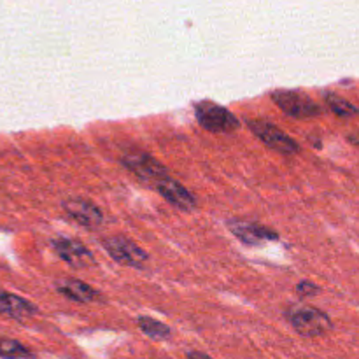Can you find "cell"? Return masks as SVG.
<instances>
[{
    "label": "cell",
    "mask_w": 359,
    "mask_h": 359,
    "mask_svg": "<svg viewBox=\"0 0 359 359\" xmlns=\"http://www.w3.org/2000/svg\"><path fill=\"white\" fill-rule=\"evenodd\" d=\"M287 319L302 337H321L333 328V323L328 314L316 307H309V305L293 307L287 312Z\"/></svg>",
    "instance_id": "6da1fadb"
},
{
    "label": "cell",
    "mask_w": 359,
    "mask_h": 359,
    "mask_svg": "<svg viewBox=\"0 0 359 359\" xmlns=\"http://www.w3.org/2000/svg\"><path fill=\"white\" fill-rule=\"evenodd\" d=\"M195 116L200 126L212 133H228L238 128V119L231 114L226 107L217 105L214 102L203 100L195 105Z\"/></svg>",
    "instance_id": "7a4b0ae2"
},
{
    "label": "cell",
    "mask_w": 359,
    "mask_h": 359,
    "mask_svg": "<svg viewBox=\"0 0 359 359\" xmlns=\"http://www.w3.org/2000/svg\"><path fill=\"white\" fill-rule=\"evenodd\" d=\"M272 100L291 118L311 119L321 114V107L304 91L277 90L272 93Z\"/></svg>",
    "instance_id": "3957f363"
},
{
    "label": "cell",
    "mask_w": 359,
    "mask_h": 359,
    "mask_svg": "<svg viewBox=\"0 0 359 359\" xmlns=\"http://www.w3.org/2000/svg\"><path fill=\"white\" fill-rule=\"evenodd\" d=\"M249 128L255 132V135L262 140L265 146L270 149L277 151L280 154H294L300 151L297 140L291 139L286 132L279 128V126L272 125L270 121H263V119H251L248 121Z\"/></svg>",
    "instance_id": "277c9868"
},
{
    "label": "cell",
    "mask_w": 359,
    "mask_h": 359,
    "mask_svg": "<svg viewBox=\"0 0 359 359\" xmlns=\"http://www.w3.org/2000/svg\"><path fill=\"white\" fill-rule=\"evenodd\" d=\"M102 245L107 251V255L121 265L142 266L149 259V255L140 245H137L130 238L121 237V235L105 238V241H102Z\"/></svg>",
    "instance_id": "5b68a950"
},
{
    "label": "cell",
    "mask_w": 359,
    "mask_h": 359,
    "mask_svg": "<svg viewBox=\"0 0 359 359\" xmlns=\"http://www.w3.org/2000/svg\"><path fill=\"white\" fill-rule=\"evenodd\" d=\"M121 161L132 174H135L137 177H140L142 181L158 182L160 179L168 175L165 165H161L156 158L149 156V154L146 153H140V151H133V153L125 154Z\"/></svg>",
    "instance_id": "8992f818"
},
{
    "label": "cell",
    "mask_w": 359,
    "mask_h": 359,
    "mask_svg": "<svg viewBox=\"0 0 359 359\" xmlns=\"http://www.w3.org/2000/svg\"><path fill=\"white\" fill-rule=\"evenodd\" d=\"M53 251L58 255L60 259L67 263V265L74 266V269H88L93 265V255L90 249L83 244V242L76 241V238L58 237L51 242Z\"/></svg>",
    "instance_id": "52a82bcc"
},
{
    "label": "cell",
    "mask_w": 359,
    "mask_h": 359,
    "mask_svg": "<svg viewBox=\"0 0 359 359\" xmlns=\"http://www.w3.org/2000/svg\"><path fill=\"white\" fill-rule=\"evenodd\" d=\"M231 233L244 242L245 245H262L265 242H272L279 238V233L273 231L272 228L263 226V224L252 223V221H241V219H231L228 223Z\"/></svg>",
    "instance_id": "ba28073f"
},
{
    "label": "cell",
    "mask_w": 359,
    "mask_h": 359,
    "mask_svg": "<svg viewBox=\"0 0 359 359\" xmlns=\"http://www.w3.org/2000/svg\"><path fill=\"white\" fill-rule=\"evenodd\" d=\"M63 210L67 212V216L72 217L77 224L84 228H95L102 226L104 223V212L95 205L93 202L84 198H70L63 202Z\"/></svg>",
    "instance_id": "9c48e42d"
},
{
    "label": "cell",
    "mask_w": 359,
    "mask_h": 359,
    "mask_svg": "<svg viewBox=\"0 0 359 359\" xmlns=\"http://www.w3.org/2000/svg\"><path fill=\"white\" fill-rule=\"evenodd\" d=\"M156 188L158 193H160L170 205H174L175 209L193 210L196 207L195 196H193L181 182L174 181V179H170L168 175L156 182Z\"/></svg>",
    "instance_id": "30bf717a"
},
{
    "label": "cell",
    "mask_w": 359,
    "mask_h": 359,
    "mask_svg": "<svg viewBox=\"0 0 359 359\" xmlns=\"http://www.w3.org/2000/svg\"><path fill=\"white\" fill-rule=\"evenodd\" d=\"M37 307L32 302L18 297V294L9 293V291L0 290V314L7 316L11 319H28L37 314Z\"/></svg>",
    "instance_id": "8fae6325"
},
{
    "label": "cell",
    "mask_w": 359,
    "mask_h": 359,
    "mask_svg": "<svg viewBox=\"0 0 359 359\" xmlns=\"http://www.w3.org/2000/svg\"><path fill=\"white\" fill-rule=\"evenodd\" d=\"M58 293L76 304H91L98 298L97 290H93L90 284L83 283V280H65L58 286Z\"/></svg>",
    "instance_id": "7c38bea8"
},
{
    "label": "cell",
    "mask_w": 359,
    "mask_h": 359,
    "mask_svg": "<svg viewBox=\"0 0 359 359\" xmlns=\"http://www.w3.org/2000/svg\"><path fill=\"white\" fill-rule=\"evenodd\" d=\"M325 102L330 107V111L335 116H339V118H354V116L359 114L356 105H353L349 100L340 97V95L332 93V91H326Z\"/></svg>",
    "instance_id": "4fadbf2b"
},
{
    "label": "cell",
    "mask_w": 359,
    "mask_h": 359,
    "mask_svg": "<svg viewBox=\"0 0 359 359\" xmlns=\"http://www.w3.org/2000/svg\"><path fill=\"white\" fill-rule=\"evenodd\" d=\"M137 325H139V328L142 330L147 337H151V339L154 340H167L168 337L172 335L170 328H168L167 325H163V323L156 321V319L153 318L140 316V318L137 319Z\"/></svg>",
    "instance_id": "5bb4252c"
},
{
    "label": "cell",
    "mask_w": 359,
    "mask_h": 359,
    "mask_svg": "<svg viewBox=\"0 0 359 359\" xmlns=\"http://www.w3.org/2000/svg\"><path fill=\"white\" fill-rule=\"evenodd\" d=\"M0 358L4 359H34L28 347L13 339H0Z\"/></svg>",
    "instance_id": "9a60e30c"
},
{
    "label": "cell",
    "mask_w": 359,
    "mask_h": 359,
    "mask_svg": "<svg viewBox=\"0 0 359 359\" xmlns=\"http://www.w3.org/2000/svg\"><path fill=\"white\" fill-rule=\"evenodd\" d=\"M297 291L300 297L307 298V297H316V294H318L321 290H319V286L312 284L311 280H302V283L297 286Z\"/></svg>",
    "instance_id": "2e32d148"
},
{
    "label": "cell",
    "mask_w": 359,
    "mask_h": 359,
    "mask_svg": "<svg viewBox=\"0 0 359 359\" xmlns=\"http://www.w3.org/2000/svg\"><path fill=\"white\" fill-rule=\"evenodd\" d=\"M188 359H212L210 356H207V354L203 353H198V351H191V353H188Z\"/></svg>",
    "instance_id": "e0dca14e"
},
{
    "label": "cell",
    "mask_w": 359,
    "mask_h": 359,
    "mask_svg": "<svg viewBox=\"0 0 359 359\" xmlns=\"http://www.w3.org/2000/svg\"><path fill=\"white\" fill-rule=\"evenodd\" d=\"M349 142L354 144V146H356V147H359V132L351 133V135H349Z\"/></svg>",
    "instance_id": "ac0fdd59"
}]
</instances>
